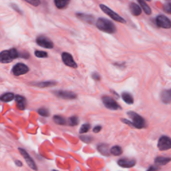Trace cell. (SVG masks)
<instances>
[{
	"label": "cell",
	"mask_w": 171,
	"mask_h": 171,
	"mask_svg": "<svg viewBox=\"0 0 171 171\" xmlns=\"http://www.w3.org/2000/svg\"><path fill=\"white\" fill-rule=\"evenodd\" d=\"M146 1H148V2H150L151 0H146Z\"/></svg>",
	"instance_id": "f35d334b"
},
{
	"label": "cell",
	"mask_w": 171,
	"mask_h": 171,
	"mask_svg": "<svg viewBox=\"0 0 171 171\" xmlns=\"http://www.w3.org/2000/svg\"><path fill=\"white\" fill-rule=\"evenodd\" d=\"M18 150L19 151V153H20L22 155V157H23V158H24L25 160H26V163L27 164V165H28L31 169H33L34 170H37L38 168H37V166H36V165H35V162L34 161L32 158H31L29 154L27 153L26 151L24 149H23L19 148V149H18Z\"/></svg>",
	"instance_id": "8fae6325"
},
{
	"label": "cell",
	"mask_w": 171,
	"mask_h": 171,
	"mask_svg": "<svg viewBox=\"0 0 171 171\" xmlns=\"http://www.w3.org/2000/svg\"><path fill=\"white\" fill-rule=\"evenodd\" d=\"M96 26L99 30L108 34H114L116 31V27L114 23L106 18H98Z\"/></svg>",
	"instance_id": "6da1fadb"
},
{
	"label": "cell",
	"mask_w": 171,
	"mask_h": 171,
	"mask_svg": "<svg viewBox=\"0 0 171 171\" xmlns=\"http://www.w3.org/2000/svg\"><path fill=\"white\" fill-rule=\"evenodd\" d=\"M53 120L55 122V124L59 125H64L66 124V120H65V118H63L61 116H58V115H55V116H54Z\"/></svg>",
	"instance_id": "484cf974"
},
{
	"label": "cell",
	"mask_w": 171,
	"mask_h": 171,
	"mask_svg": "<svg viewBox=\"0 0 171 171\" xmlns=\"http://www.w3.org/2000/svg\"><path fill=\"white\" fill-rule=\"evenodd\" d=\"M54 3L58 9H63L69 4L70 0H54Z\"/></svg>",
	"instance_id": "44dd1931"
},
{
	"label": "cell",
	"mask_w": 171,
	"mask_h": 171,
	"mask_svg": "<svg viewBox=\"0 0 171 171\" xmlns=\"http://www.w3.org/2000/svg\"><path fill=\"white\" fill-rule=\"evenodd\" d=\"M54 94L57 97L66 99V100H72V99H75L77 97V95L74 92L67 90H57L54 92Z\"/></svg>",
	"instance_id": "30bf717a"
},
{
	"label": "cell",
	"mask_w": 171,
	"mask_h": 171,
	"mask_svg": "<svg viewBox=\"0 0 171 171\" xmlns=\"http://www.w3.org/2000/svg\"><path fill=\"white\" fill-rule=\"evenodd\" d=\"M103 104L106 106V108L111 110H117L120 109V106L110 96H104L102 98Z\"/></svg>",
	"instance_id": "5b68a950"
},
{
	"label": "cell",
	"mask_w": 171,
	"mask_h": 171,
	"mask_svg": "<svg viewBox=\"0 0 171 171\" xmlns=\"http://www.w3.org/2000/svg\"><path fill=\"white\" fill-rule=\"evenodd\" d=\"M158 167H157V166H151V167H150V168L148 169L149 170H158Z\"/></svg>",
	"instance_id": "74e56055"
},
{
	"label": "cell",
	"mask_w": 171,
	"mask_h": 171,
	"mask_svg": "<svg viewBox=\"0 0 171 171\" xmlns=\"http://www.w3.org/2000/svg\"><path fill=\"white\" fill-rule=\"evenodd\" d=\"M14 97H15L14 94L13 93H11V92L6 93L0 96V100L5 102H8L13 100Z\"/></svg>",
	"instance_id": "cb8c5ba5"
},
{
	"label": "cell",
	"mask_w": 171,
	"mask_h": 171,
	"mask_svg": "<svg viewBox=\"0 0 171 171\" xmlns=\"http://www.w3.org/2000/svg\"><path fill=\"white\" fill-rule=\"evenodd\" d=\"M32 84L35 86L39 87V88H47V87H51L54 86L56 84V82L54 81H47V82H37L34 83Z\"/></svg>",
	"instance_id": "ac0fdd59"
},
{
	"label": "cell",
	"mask_w": 171,
	"mask_h": 171,
	"mask_svg": "<svg viewBox=\"0 0 171 171\" xmlns=\"http://www.w3.org/2000/svg\"><path fill=\"white\" fill-rule=\"evenodd\" d=\"M100 7L106 14L108 15L109 17H110L112 19H114V21H116L118 22H120L122 23H126V22L124 18L120 16V15H119L118 14L114 12V11H112L111 9H110L108 7L101 4V5H100Z\"/></svg>",
	"instance_id": "277c9868"
},
{
	"label": "cell",
	"mask_w": 171,
	"mask_h": 171,
	"mask_svg": "<svg viewBox=\"0 0 171 171\" xmlns=\"http://www.w3.org/2000/svg\"><path fill=\"white\" fill-rule=\"evenodd\" d=\"M157 25L165 29H170L171 27V22L170 19L164 15H160L156 19Z\"/></svg>",
	"instance_id": "ba28073f"
},
{
	"label": "cell",
	"mask_w": 171,
	"mask_h": 171,
	"mask_svg": "<svg viewBox=\"0 0 171 171\" xmlns=\"http://www.w3.org/2000/svg\"><path fill=\"white\" fill-rule=\"evenodd\" d=\"M167 1H168V2H170V0H167Z\"/></svg>",
	"instance_id": "ab89813d"
},
{
	"label": "cell",
	"mask_w": 171,
	"mask_h": 171,
	"mask_svg": "<svg viewBox=\"0 0 171 171\" xmlns=\"http://www.w3.org/2000/svg\"><path fill=\"white\" fill-rule=\"evenodd\" d=\"M90 129V125L89 124H84L81 126L80 130H79V133L80 134L86 133L88 132Z\"/></svg>",
	"instance_id": "83f0119b"
},
{
	"label": "cell",
	"mask_w": 171,
	"mask_h": 171,
	"mask_svg": "<svg viewBox=\"0 0 171 171\" xmlns=\"http://www.w3.org/2000/svg\"><path fill=\"white\" fill-rule=\"evenodd\" d=\"M163 9L166 13L170 14L171 13V3L169 2L168 3H166L163 7Z\"/></svg>",
	"instance_id": "4dcf8cb0"
},
{
	"label": "cell",
	"mask_w": 171,
	"mask_h": 171,
	"mask_svg": "<svg viewBox=\"0 0 171 171\" xmlns=\"http://www.w3.org/2000/svg\"><path fill=\"white\" fill-rule=\"evenodd\" d=\"M102 130V127L100 126H96L93 128V132L95 133H98Z\"/></svg>",
	"instance_id": "d590c367"
},
{
	"label": "cell",
	"mask_w": 171,
	"mask_h": 171,
	"mask_svg": "<svg viewBox=\"0 0 171 171\" xmlns=\"http://www.w3.org/2000/svg\"><path fill=\"white\" fill-rule=\"evenodd\" d=\"M19 56V53L16 49L11 48L9 50H4L0 52V63H10Z\"/></svg>",
	"instance_id": "7a4b0ae2"
},
{
	"label": "cell",
	"mask_w": 171,
	"mask_h": 171,
	"mask_svg": "<svg viewBox=\"0 0 171 171\" xmlns=\"http://www.w3.org/2000/svg\"><path fill=\"white\" fill-rule=\"evenodd\" d=\"M35 55L38 58H44L47 57V52H46V51L36 50L35 51Z\"/></svg>",
	"instance_id": "f546056e"
},
{
	"label": "cell",
	"mask_w": 171,
	"mask_h": 171,
	"mask_svg": "<svg viewBox=\"0 0 171 171\" xmlns=\"http://www.w3.org/2000/svg\"><path fill=\"white\" fill-rule=\"evenodd\" d=\"M158 148L162 151L169 150L171 148L170 138L166 136H161L158 142Z\"/></svg>",
	"instance_id": "52a82bcc"
},
{
	"label": "cell",
	"mask_w": 171,
	"mask_h": 171,
	"mask_svg": "<svg viewBox=\"0 0 171 171\" xmlns=\"http://www.w3.org/2000/svg\"><path fill=\"white\" fill-rule=\"evenodd\" d=\"M62 59L63 62L67 66L76 68L78 67L77 63L74 60V58L70 54L67 52H63L62 54Z\"/></svg>",
	"instance_id": "7c38bea8"
},
{
	"label": "cell",
	"mask_w": 171,
	"mask_h": 171,
	"mask_svg": "<svg viewBox=\"0 0 171 171\" xmlns=\"http://www.w3.org/2000/svg\"><path fill=\"white\" fill-rule=\"evenodd\" d=\"M38 114L39 115H41L43 117H47L50 116V113H49V111L47 110V109L44 108H39L38 110Z\"/></svg>",
	"instance_id": "4316f807"
},
{
	"label": "cell",
	"mask_w": 171,
	"mask_h": 171,
	"mask_svg": "<svg viewBox=\"0 0 171 171\" xmlns=\"http://www.w3.org/2000/svg\"><path fill=\"white\" fill-rule=\"evenodd\" d=\"M98 150L101 154H102L104 156H109V149L108 146L106 144H101L98 146Z\"/></svg>",
	"instance_id": "603a6c76"
},
{
	"label": "cell",
	"mask_w": 171,
	"mask_h": 171,
	"mask_svg": "<svg viewBox=\"0 0 171 171\" xmlns=\"http://www.w3.org/2000/svg\"><path fill=\"white\" fill-rule=\"evenodd\" d=\"M25 1L34 6H38L40 4V0H25Z\"/></svg>",
	"instance_id": "1f68e13d"
},
{
	"label": "cell",
	"mask_w": 171,
	"mask_h": 171,
	"mask_svg": "<svg viewBox=\"0 0 171 171\" xmlns=\"http://www.w3.org/2000/svg\"><path fill=\"white\" fill-rule=\"evenodd\" d=\"M111 154H112L114 156H119L122 153V149L120 146H114L110 150Z\"/></svg>",
	"instance_id": "d4e9b609"
},
{
	"label": "cell",
	"mask_w": 171,
	"mask_h": 171,
	"mask_svg": "<svg viewBox=\"0 0 171 171\" xmlns=\"http://www.w3.org/2000/svg\"><path fill=\"white\" fill-rule=\"evenodd\" d=\"M15 99L16 102L17 108L20 110H24L26 108V98L19 95H17Z\"/></svg>",
	"instance_id": "9a60e30c"
},
{
	"label": "cell",
	"mask_w": 171,
	"mask_h": 171,
	"mask_svg": "<svg viewBox=\"0 0 171 171\" xmlns=\"http://www.w3.org/2000/svg\"><path fill=\"white\" fill-rule=\"evenodd\" d=\"M122 98L123 99V100H124L126 103V104H132L134 103V98L132 95H131L128 92H123L122 94Z\"/></svg>",
	"instance_id": "ffe728a7"
},
{
	"label": "cell",
	"mask_w": 171,
	"mask_h": 171,
	"mask_svg": "<svg viewBox=\"0 0 171 171\" xmlns=\"http://www.w3.org/2000/svg\"><path fill=\"white\" fill-rule=\"evenodd\" d=\"M36 43L38 46L47 49H51L54 47V43L50 39L44 35H40L36 39Z\"/></svg>",
	"instance_id": "8992f818"
},
{
	"label": "cell",
	"mask_w": 171,
	"mask_h": 171,
	"mask_svg": "<svg viewBox=\"0 0 171 171\" xmlns=\"http://www.w3.org/2000/svg\"><path fill=\"white\" fill-rule=\"evenodd\" d=\"M118 164L119 166L122 167V168H132V167L134 166L135 165H136V161L134 159L128 158H120L118 160Z\"/></svg>",
	"instance_id": "4fadbf2b"
},
{
	"label": "cell",
	"mask_w": 171,
	"mask_h": 171,
	"mask_svg": "<svg viewBox=\"0 0 171 171\" xmlns=\"http://www.w3.org/2000/svg\"><path fill=\"white\" fill-rule=\"evenodd\" d=\"M170 161V158L169 157H158L155 158L154 162L157 165H165L168 164Z\"/></svg>",
	"instance_id": "d6986e66"
},
{
	"label": "cell",
	"mask_w": 171,
	"mask_h": 171,
	"mask_svg": "<svg viewBox=\"0 0 171 171\" xmlns=\"http://www.w3.org/2000/svg\"><path fill=\"white\" fill-rule=\"evenodd\" d=\"M92 77L94 79H95V80H98L99 81L100 79V75H99L98 73H94L92 74Z\"/></svg>",
	"instance_id": "e575fe53"
},
{
	"label": "cell",
	"mask_w": 171,
	"mask_h": 171,
	"mask_svg": "<svg viewBox=\"0 0 171 171\" xmlns=\"http://www.w3.org/2000/svg\"><path fill=\"white\" fill-rule=\"evenodd\" d=\"M29 71V67L23 63H18L15 65L12 69V72L14 75L19 76V75H23Z\"/></svg>",
	"instance_id": "9c48e42d"
},
{
	"label": "cell",
	"mask_w": 171,
	"mask_h": 171,
	"mask_svg": "<svg viewBox=\"0 0 171 171\" xmlns=\"http://www.w3.org/2000/svg\"><path fill=\"white\" fill-rule=\"evenodd\" d=\"M79 120H78V118L77 116H71L69 118V125L71 126H74L77 125L78 124Z\"/></svg>",
	"instance_id": "f1b7e54d"
},
{
	"label": "cell",
	"mask_w": 171,
	"mask_h": 171,
	"mask_svg": "<svg viewBox=\"0 0 171 171\" xmlns=\"http://www.w3.org/2000/svg\"><path fill=\"white\" fill-rule=\"evenodd\" d=\"M76 16L78 19H80V20L86 23H90V24H92L94 22V18L91 15L88 14H85L82 13H77Z\"/></svg>",
	"instance_id": "5bb4252c"
},
{
	"label": "cell",
	"mask_w": 171,
	"mask_h": 171,
	"mask_svg": "<svg viewBox=\"0 0 171 171\" xmlns=\"http://www.w3.org/2000/svg\"><path fill=\"white\" fill-rule=\"evenodd\" d=\"M137 1L139 3V4L140 5V6H141L142 8L143 9V10H144L145 14H147V15H150L151 13H152V10H151L150 7L144 1V0H137Z\"/></svg>",
	"instance_id": "7402d4cb"
},
{
	"label": "cell",
	"mask_w": 171,
	"mask_h": 171,
	"mask_svg": "<svg viewBox=\"0 0 171 171\" xmlns=\"http://www.w3.org/2000/svg\"><path fill=\"white\" fill-rule=\"evenodd\" d=\"M79 138H80L83 142H84L86 143H90L91 141H92V137L89 136H86V135H84V136H81L79 137Z\"/></svg>",
	"instance_id": "d6a6232c"
},
{
	"label": "cell",
	"mask_w": 171,
	"mask_h": 171,
	"mask_svg": "<svg viewBox=\"0 0 171 171\" xmlns=\"http://www.w3.org/2000/svg\"><path fill=\"white\" fill-rule=\"evenodd\" d=\"M128 116L132 119L131 124L136 128H142L145 126V120L141 116L134 112H128Z\"/></svg>",
	"instance_id": "3957f363"
},
{
	"label": "cell",
	"mask_w": 171,
	"mask_h": 171,
	"mask_svg": "<svg viewBox=\"0 0 171 171\" xmlns=\"http://www.w3.org/2000/svg\"><path fill=\"white\" fill-rule=\"evenodd\" d=\"M11 7H12V8L17 11V12L19 13L20 14H22V10L19 8V7L16 5V4H14V3H12V4L11 5Z\"/></svg>",
	"instance_id": "836d02e7"
},
{
	"label": "cell",
	"mask_w": 171,
	"mask_h": 171,
	"mask_svg": "<svg viewBox=\"0 0 171 171\" xmlns=\"http://www.w3.org/2000/svg\"><path fill=\"white\" fill-rule=\"evenodd\" d=\"M15 165H16L18 166H22V162L19 161H15Z\"/></svg>",
	"instance_id": "8d00e7d4"
},
{
	"label": "cell",
	"mask_w": 171,
	"mask_h": 171,
	"mask_svg": "<svg viewBox=\"0 0 171 171\" xmlns=\"http://www.w3.org/2000/svg\"><path fill=\"white\" fill-rule=\"evenodd\" d=\"M130 11L131 14L135 16H138V15H140L142 13V9L140 8V7L138 5H137L136 3H131L130 4Z\"/></svg>",
	"instance_id": "2e32d148"
},
{
	"label": "cell",
	"mask_w": 171,
	"mask_h": 171,
	"mask_svg": "<svg viewBox=\"0 0 171 171\" xmlns=\"http://www.w3.org/2000/svg\"><path fill=\"white\" fill-rule=\"evenodd\" d=\"M161 100L165 104H169L171 100V92L170 90H166L161 94Z\"/></svg>",
	"instance_id": "e0dca14e"
}]
</instances>
